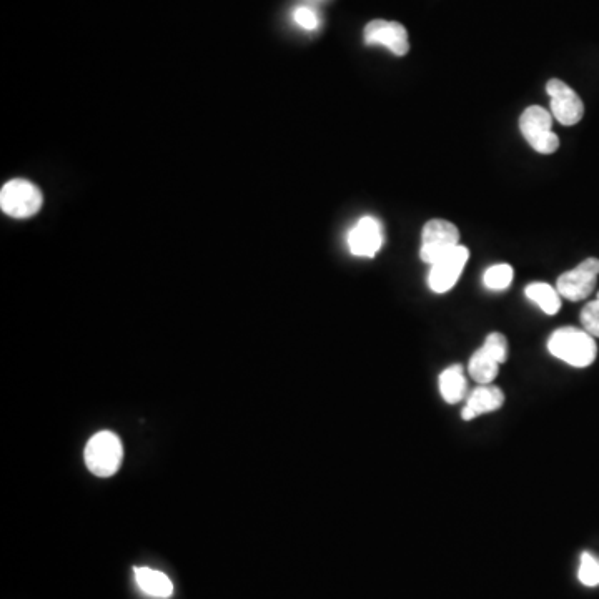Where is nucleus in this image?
<instances>
[{
  "label": "nucleus",
  "instance_id": "a211bd4d",
  "mask_svg": "<svg viewBox=\"0 0 599 599\" xmlns=\"http://www.w3.org/2000/svg\"><path fill=\"white\" fill-rule=\"evenodd\" d=\"M581 325L591 337L599 338V292L595 300L581 310Z\"/></svg>",
  "mask_w": 599,
  "mask_h": 599
},
{
  "label": "nucleus",
  "instance_id": "1a4fd4ad",
  "mask_svg": "<svg viewBox=\"0 0 599 599\" xmlns=\"http://www.w3.org/2000/svg\"><path fill=\"white\" fill-rule=\"evenodd\" d=\"M363 39L367 45H382L387 47L392 54L403 57L410 52L408 32L400 22L392 20H372L363 30Z\"/></svg>",
  "mask_w": 599,
  "mask_h": 599
},
{
  "label": "nucleus",
  "instance_id": "7ed1b4c3",
  "mask_svg": "<svg viewBox=\"0 0 599 599\" xmlns=\"http://www.w3.org/2000/svg\"><path fill=\"white\" fill-rule=\"evenodd\" d=\"M520 130L538 154H555L560 149V137L553 132V115L540 105H531L521 114Z\"/></svg>",
  "mask_w": 599,
  "mask_h": 599
},
{
  "label": "nucleus",
  "instance_id": "6e6552de",
  "mask_svg": "<svg viewBox=\"0 0 599 599\" xmlns=\"http://www.w3.org/2000/svg\"><path fill=\"white\" fill-rule=\"evenodd\" d=\"M546 92L551 97V115L561 125H576L585 115V104L580 95L571 89L570 85L560 79H551L546 84Z\"/></svg>",
  "mask_w": 599,
  "mask_h": 599
},
{
  "label": "nucleus",
  "instance_id": "0eeeda50",
  "mask_svg": "<svg viewBox=\"0 0 599 599\" xmlns=\"http://www.w3.org/2000/svg\"><path fill=\"white\" fill-rule=\"evenodd\" d=\"M598 275V258H586L585 262H581L578 267L560 275L556 282V290L561 297L570 302H581L595 292Z\"/></svg>",
  "mask_w": 599,
  "mask_h": 599
},
{
  "label": "nucleus",
  "instance_id": "ddd939ff",
  "mask_svg": "<svg viewBox=\"0 0 599 599\" xmlns=\"http://www.w3.org/2000/svg\"><path fill=\"white\" fill-rule=\"evenodd\" d=\"M438 385H440L441 397L446 403L455 405L465 400L468 383H466L465 370L458 363L443 370Z\"/></svg>",
  "mask_w": 599,
  "mask_h": 599
},
{
  "label": "nucleus",
  "instance_id": "f03ea898",
  "mask_svg": "<svg viewBox=\"0 0 599 599\" xmlns=\"http://www.w3.org/2000/svg\"><path fill=\"white\" fill-rule=\"evenodd\" d=\"M84 460L87 470L97 478H110L119 471L124 460V446L112 431H99L85 445Z\"/></svg>",
  "mask_w": 599,
  "mask_h": 599
},
{
  "label": "nucleus",
  "instance_id": "6ab92c4d",
  "mask_svg": "<svg viewBox=\"0 0 599 599\" xmlns=\"http://www.w3.org/2000/svg\"><path fill=\"white\" fill-rule=\"evenodd\" d=\"M293 20L305 30L318 29V24H320L317 12L308 9V7H298V9H295V12H293Z\"/></svg>",
  "mask_w": 599,
  "mask_h": 599
},
{
  "label": "nucleus",
  "instance_id": "2eb2a0df",
  "mask_svg": "<svg viewBox=\"0 0 599 599\" xmlns=\"http://www.w3.org/2000/svg\"><path fill=\"white\" fill-rule=\"evenodd\" d=\"M526 298L536 303L546 315H556L561 308V295L550 283H530L525 290Z\"/></svg>",
  "mask_w": 599,
  "mask_h": 599
},
{
  "label": "nucleus",
  "instance_id": "f257e3e1",
  "mask_svg": "<svg viewBox=\"0 0 599 599\" xmlns=\"http://www.w3.org/2000/svg\"><path fill=\"white\" fill-rule=\"evenodd\" d=\"M548 350L553 357L575 368L590 367L598 357L595 337L575 327L560 328L551 333Z\"/></svg>",
  "mask_w": 599,
  "mask_h": 599
},
{
  "label": "nucleus",
  "instance_id": "423d86ee",
  "mask_svg": "<svg viewBox=\"0 0 599 599\" xmlns=\"http://www.w3.org/2000/svg\"><path fill=\"white\" fill-rule=\"evenodd\" d=\"M44 203L42 192L37 185L27 180H10L0 192V207L5 215L12 218H30L39 212Z\"/></svg>",
  "mask_w": 599,
  "mask_h": 599
},
{
  "label": "nucleus",
  "instance_id": "dca6fc26",
  "mask_svg": "<svg viewBox=\"0 0 599 599\" xmlns=\"http://www.w3.org/2000/svg\"><path fill=\"white\" fill-rule=\"evenodd\" d=\"M513 277H515V270L511 265L498 263V265H493V267L486 270L485 275H483V283H485L486 288L501 292V290L510 287Z\"/></svg>",
  "mask_w": 599,
  "mask_h": 599
},
{
  "label": "nucleus",
  "instance_id": "9b49d317",
  "mask_svg": "<svg viewBox=\"0 0 599 599\" xmlns=\"http://www.w3.org/2000/svg\"><path fill=\"white\" fill-rule=\"evenodd\" d=\"M385 242L383 225L375 217H363L348 232L347 243L355 257L373 258Z\"/></svg>",
  "mask_w": 599,
  "mask_h": 599
},
{
  "label": "nucleus",
  "instance_id": "20e7f679",
  "mask_svg": "<svg viewBox=\"0 0 599 599\" xmlns=\"http://www.w3.org/2000/svg\"><path fill=\"white\" fill-rule=\"evenodd\" d=\"M508 357V340L505 335L495 332L486 337L480 350L473 353L468 363V373L478 385H491L498 377L501 363Z\"/></svg>",
  "mask_w": 599,
  "mask_h": 599
},
{
  "label": "nucleus",
  "instance_id": "f8f14e48",
  "mask_svg": "<svg viewBox=\"0 0 599 599\" xmlns=\"http://www.w3.org/2000/svg\"><path fill=\"white\" fill-rule=\"evenodd\" d=\"M505 403V393L495 385H480L466 398V405L461 411L465 421L475 420L478 416L500 410Z\"/></svg>",
  "mask_w": 599,
  "mask_h": 599
},
{
  "label": "nucleus",
  "instance_id": "9d476101",
  "mask_svg": "<svg viewBox=\"0 0 599 599\" xmlns=\"http://www.w3.org/2000/svg\"><path fill=\"white\" fill-rule=\"evenodd\" d=\"M468 258H470V250L463 245H458L453 252L441 258L440 262L431 265L428 273V285L431 290L435 293L450 292L465 270Z\"/></svg>",
  "mask_w": 599,
  "mask_h": 599
},
{
  "label": "nucleus",
  "instance_id": "39448f33",
  "mask_svg": "<svg viewBox=\"0 0 599 599\" xmlns=\"http://www.w3.org/2000/svg\"><path fill=\"white\" fill-rule=\"evenodd\" d=\"M458 245H460V230L456 225L441 218L430 220L426 222L421 232V260L428 265H435L441 258L453 252Z\"/></svg>",
  "mask_w": 599,
  "mask_h": 599
},
{
  "label": "nucleus",
  "instance_id": "4468645a",
  "mask_svg": "<svg viewBox=\"0 0 599 599\" xmlns=\"http://www.w3.org/2000/svg\"><path fill=\"white\" fill-rule=\"evenodd\" d=\"M134 573L135 581L145 595L154 596V598H170L174 593L172 581L162 571L152 570V568H135Z\"/></svg>",
  "mask_w": 599,
  "mask_h": 599
},
{
  "label": "nucleus",
  "instance_id": "f3484780",
  "mask_svg": "<svg viewBox=\"0 0 599 599\" xmlns=\"http://www.w3.org/2000/svg\"><path fill=\"white\" fill-rule=\"evenodd\" d=\"M578 578L588 588H595L599 585V561L596 560L595 556L590 555V553L581 555Z\"/></svg>",
  "mask_w": 599,
  "mask_h": 599
}]
</instances>
